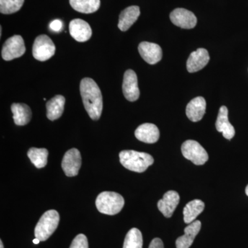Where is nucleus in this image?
Instances as JSON below:
<instances>
[{
	"label": "nucleus",
	"instance_id": "f8f14e48",
	"mask_svg": "<svg viewBox=\"0 0 248 248\" xmlns=\"http://www.w3.org/2000/svg\"><path fill=\"white\" fill-rule=\"evenodd\" d=\"M69 32L72 37L79 42L90 40L93 34L89 23L81 19H73L70 22Z\"/></svg>",
	"mask_w": 248,
	"mask_h": 248
},
{
	"label": "nucleus",
	"instance_id": "f257e3e1",
	"mask_svg": "<svg viewBox=\"0 0 248 248\" xmlns=\"http://www.w3.org/2000/svg\"><path fill=\"white\" fill-rule=\"evenodd\" d=\"M80 93L89 117L93 120H99L102 113L103 98L97 83L91 78H84L80 83Z\"/></svg>",
	"mask_w": 248,
	"mask_h": 248
},
{
	"label": "nucleus",
	"instance_id": "b1692460",
	"mask_svg": "<svg viewBox=\"0 0 248 248\" xmlns=\"http://www.w3.org/2000/svg\"><path fill=\"white\" fill-rule=\"evenodd\" d=\"M28 156L37 169H42L48 162V151L46 148H31L28 151Z\"/></svg>",
	"mask_w": 248,
	"mask_h": 248
},
{
	"label": "nucleus",
	"instance_id": "2f4dec72",
	"mask_svg": "<svg viewBox=\"0 0 248 248\" xmlns=\"http://www.w3.org/2000/svg\"><path fill=\"white\" fill-rule=\"evenodd\" d=\"M246 193L247 196H248V185L247 186V187H246Z\"/></svg>",
	"mask_w": 248,
	"mask_h": 248
},
{
	"label": "nucleus",
	"instance_id": "7c9ffc66",
	"mask_svg": "<svg viewBox=\"0 0 248 248\" xmlns=\"http://www.w3.org/2000/svg\"><path fill=\"white\" fill-rule=\"evenodd\" d=\"M0 248H4V245H3L2 241H0Z\"/></svg>",
	"mask_w": 248,
	"mask_h": 248
},
{
	"label": "nucleus",
	"instance_id": "bb28decb",
	"mask_svg": "<svg viewBox=\"0 0 248 248\" xmlns=\"http://www.w3.org/2000/svg\"><path fill=\"white\" fill-rule=\"evenodd\" d=\"M70 248H89V241L84 234H80L73 239Z\"/></svg>",
	"mask_w": 248,
	"mask_h": 248
},
{
	"label": "nucleus",
	"instance_id": "0eeeda50",
	"mask_svg": "<svg viewBox=\"0 0 248 248\" xmlns=\"http://www.w3.org/2000/svg\"><path fill=\"white\" fill-rule=\"evenodd\" d=\"M25 52V44L22 36L14 35L4 42L1 50V57L5 61H11L20 58Z\"/></svg>",
	"mask_w": 248,
	"mask_h": 248
},
{
	"label": "nucleus",
	"instance_id": "ddd939ff",
	"mask_svg": "<svg viewBox=\"0 0 248 248\" xmlns=\"http://www.w3.org/2000/svg\"><path fill=\"white\" fill-rule=\"evenodd\" d=\"M210 61V55L205 48H199L192 52L187 60L186 67L190 73H196L203 69Z\"/></svg>",
	"mask_w": 248,
	"mask_h": 248
},
{
	"label": "nucleus",
	"instance_id": "c756f323",
	"mask_svg": "<svg viewBox=\"0 0 248 248\" xmlns=\"http://www.w3.org/2000/svg\"><path fill=\"white\" fill-rule=\"evenodd\" d=\"M32 242H33V244H39V243L40 242V241L38 239H37V238H35V239L32 241Z\"/></svg>",
	"mask_w": 248,
	"mask_h": 248
},
{
	"label": "nucleus",
	"instance_id": "7ed1b4c3",
	"mask_svg": "<svg viewBox=\"0 0 248 248\" xmlns=\"http://www.w3.org/2000/svg\"><path fill=\"white\" fill-rule=\"evenodd\" d=\"M124 203L123 197L115 192H101L96 199L97 210L107 215H115L120 213Z\"/></svg>",
	"mask_w": 248,
	"mask_h": 248
},
{
	"label": "nucleus",
	"instance_id": "f3484780",
	"mask_svg": "<svg viewBox=\"0 0 248 248\" xmlns=\"http://www.w3.org/2000/svg\"><path fill=\"white\" fill-rule=\"evenodd\" d=\"M206 110V102L202 97H197L188 103L186 107V115L193 122L202 120Z\"/></svg>",
	"mask_w": 248,
	"mask_h": 248
},
{
	"label": "nucleus",
	"instance_id": "39448f33",
	"mask_svg": "<svg viewBox=\"0 0 248 248\" xmlns=\"http://www.w3.org/2000/svg\"><path fill=\"white\" fill-rule=\"evenodd\" d=\"M182 154L186 159L190 160L197 166L203 165L208 161V153L198 142L187 140L182 146Z\"/></svg>",
	"mask_w": 248,
	"mask_h": 248
},
{
	"label": "nucleus",
	"instance_id": "393cba45",
	"mask_svg": "<svg viewBox=\"0 0 248 248\" xmlns=\"http://www.w3.org/2000/svg\"><path fill=\"white\" fill-rule=\"evenodd\" d=\"M143 236L138 228H132L129 231L124 240L123 248H142Z\"/></svg>",
	"mask_w": 248,
	"mask_h": 248
},
{
	"label": "nucleus",
	"instance_id": "1a4fd4ad",
	"mask_svg": "<svg viewBox=\"0 0 248 248\" xmlns=\"http://www.w3.org/2000/svg\"><path fill=\"white\" fill-rule=\"evenodd\" d=\"M122 89L124 97L130 102H135L140 97L138 76L133 70H127L124 73Z\"/></svg>",
	"mask_w": 248,
	"mask_h": 248
},
{
	"label": "nucleus",
	"instance_id": "2eb2a0df",
	"mask_svg": "<svg viewBox=\"0 0 248 248\" xmlns=\"http://www.w3.org/2000/svg\"><path fill=\"white\" fill-rule=\"evenodd\" d=\"M135 135L138 140L146 143H155L159 140V128L153 124H141L135 132Z\"/></svg>",
	"mask_w": 248,
	"mask_h": 248
},
{
	"label": "nucleus",
	"instance_id": "4be33fe9",
	"mask_svg": "<svg viewBox=\"0 0 248 248\" xmlns=\"http://www.w3.org/2000/svg\"><path fill=\"white\" fill-rule=\"evenodd\" d=\"M205 203L202 200L191 201L184 209V220L187 224L195 221L197 217L203 211Z\"/></svg>",
	"mask_w": 248,
	"mask_h": 248
},
{
	"label": "nucleus",
	"instance_id": "aec40b11",
	"mask_svg": "<svg viewBox=\"0 0 248 248\" xmlns=\"http://www.w3.org/2000/svg\"><path fill=\"white\" fill-rule=\"evenodd\" d=\"M65 98L63 96H55L46 103L47 117L49 120H58L63 114L64 110Z\"/></svg>",
	"mask_w": 248,
	"mask_h": 248
},
{
	"label": "nucleus",
	"instance_id": "6ab92c4d",
	"mask_svg": "<svg viewBox=\"0 0 248 248\" xmlns=\"http://www.w3.org/2000/svg\"><path fill=\"white\" fill-rule=\"evenodd\" d=\"M140 16L138 6H131L122 11L119 18L118 27L122 31H128L137 22Z\"/></svg>",
	"mask_w": 248,
	"mask_h": 248
},
{
	"label": "nucleus",
	"instance_id": "dca6fc26",
	"mask_svg": "<svg viewBox=\"0 0 248 248\" xmlns=\"http://www.w3.org/2000/svg\"><path fill=\"white\" fill-rule=\"evenodd\" d=\"M217 131L223 134V136L228 140H231L235 135L234 126L228 120V110L226 107L220 108L216 122Z\"/></svg>",
	"mask_w": 248,
	"mask_h": 248
},
{
	"label": "nucleus",
	"instance_id": "20e7f679",
	"mask_svg": "<svg viewBox=\"0 0 248 248\" xmlns=\"http://www.w3.org/2000/svg\"><path fill=\"white\" fill-rule=\"evenodd\" d=\"M60 223V215L56 210H50L46 212L35 228V238L40 241H45L56 231Z\"/></svg>",
	"mask_w": 248,
	"mask_h": 248
},
{
	"label": "nucleus",
	"instance_id": "412c9836",
	"mask_svg": "<svg viewBox=\"0 0 248 248\" xmlns=\"http://www.w3.org/2000/svg\"><path fill=\"white\" fill-rule=\"evenodd\" d=\"M11 111L14 114L15 124L17 125H27L32 117V112L30 107L25 104H16L11 105Z\"/></svg>",
	"mask_w": 248,
	"mask_h": 248
},
{
	"label": "nucleus",
	"instance_id": "9d476101",
	"mask_svg": "<svg viewBox=\"0 0 248 248\" xmlns=\"http://www.w3.org/2000/svg\"><path fill=\"white\" fill-rule=\"evenodd\" d=\"M170 18L174 25L182 29H193L197 24V17L193 13L181 8L172 11L170 15Z\"/></svg>",
	"mask_w": 248,
	"mask_h": 248
},
{
	"label": "nucleus",
	"instance_id": "5701e85b",
	"mask_svg": "<svg viewBox=\"0 0 248 248\" xmlns=\"http://www.w3.org/2000/svg\"><path fill=\"white\" fill-rule=\"evenodd\" d=\"M75 11L81 14H93L100 7V0H69Z\"/></svg>",
	"mask_w": 248,
	"mask_h": 248
},
{
	"label": "nucleus",
	"instance_id": "c85d7f7f",
	"mask_svg": "<svg viewBox=\"0 0 248 248\" xmlns=\"http://www.w3.org/2000/svg\"><path fill=\"white\" fill-rule=\"evenodd\" d=\"M149 248H164L163 241L159 238H155L151 241Z\"/></svg>",
	"mask_w": 248,
	"mask_h": 248
},
{
	"label": "nucleus",
	"instance_id": "9b49d317",
	"mask_svg": "<svg viewBox=\"0 0 248 248\" xmlns=\"http://www.w3.org/2000/svg\"><path fill=\"white\" fill-rule=\"evenodd\" d=\"M138 50L141 58L149 64H156L162 58V49L156 44L148 42H141L139 45Z\"/></svg>",
	"mask_w": 248,
	"mask_h": 248
},
{
	"label": "nucleus",
	"instance_id": "4468645a",
	"mask_svg": "<svg viewBox=\"0 0 248 248\" xmlns=\"http://www.w3.org/2000/svg\"><path fill=\"white\" fill-rule=\"evenodd\" d=\"M180 197L175 191L170 190L165 193L162 200H159L157 207L166 218H170L179 205Z\"/></svg>",
	"mask_w": 248,
	"mask_h": 248
},
{
	"label": "nucleus",
	"instance_id": "f03ea898",
	"mask_svg": "<svg viewBox=\"0 0 248 248\" xmlns=\"http://www.w3.org/2000/svg\"><path fill=\"white\" fill-rule=\"evenodd\" d=\"M120 163L125 169L133 172H145L154 163L151 155L135 151H123L120 153Z\"/></svg>",
	"mask_w": 248,
	"mask_h": 248
},
{
	"label": "nucleus",
	"instance_id": "a878e982",
	"mask_svg": "<svg viewBox=\"0 0 248 248\" xmlns=\"http://www.w3.org/2000/svg\"><path fill=\"white\" fill-rule=\"evenodd\" d=\"M24 0H0V12L5 15L13 14L20 10Z\"/></svg>",
	"mask_w": 248,
	"mask_h": 248
},
{
	"label": "nucleus",
	"instance_id": "6e6552de",
	"mask_svg": "<svg viewBox=\"0 0 248 248\" xmlns=\"http://www.w3.org/2000/svg\"><path fill=\"white\" fill-rule=\"evenodd\" d=\"M81 166V156L77 148H72L65 153L62 167L67 177H76Z\"/></svg>",
	"mask_w": 248,
	"mask_h": 248
},
{
	"label": "nucleus",
	"instance_id": "cd10ccee",
	"mask_svg": "<svg viewBox=\"0 0 248 248\" xmlns=\"http://www.w3.org/2000/svg\"><path fill=\"white\" fill-rule=\"evenodd\" d=\"M62 26H63V24H62L61 20L55 19V20L50 23V29L52 31H55V32H60L62 29Z\"/></svg>",
	"mask_w": 248,
	"mask_h": 248
},
{
	"label": "nucleus",
	"instance_id": "a211bd4d",
	"mask_svg": "<svg viewBox=\"0 0 248 248\" xmlns=\"http://www.w3.org/2000/svg\"><path fill=\"white\" fill-rule=\"evenodd\" d=\"M202 228V223L200 221H195L190 223L185 229V234L179 236L176 241L177 248H189L193 244L194 240L200 232Z\"/></svg>",
	"mask_w": 248,
	"mask_h": 248
},
{
	"label": "nucleus",
	"instance_id": "423d86ee",
	"mask_svg": "<svg viewBox=\"0 0 248 248\" xmlns=\"http://www.w3.org/2000/svg\"><path fill=\"white\" fill-rule=\"evenodd\" d=\"M55 46L51 39L46 35L36 37L32 46V55L35 60L45 62L55 55Z\"/></svg>",
	"mask_w": 248,
	"mask_h": 248
}]
</instances>
